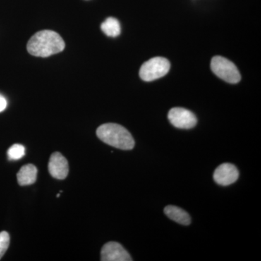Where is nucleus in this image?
I'll return each instance as SVG.
<instances>
[{
  "mask_svg": "<svg viewBox=\"0 0 261 261\" xmlns=\"http://www.w3.org/2000/svg\"><path fill=\"white\" fill-rule=\"evenodd\" d=\"M7 106H8V102H7L6 98L0 94V113L6 109Z\"/></svg>",
  "mask_w": 261,
  "mask_h": 261,
  "instance_id": "4468645a",
  "label": "nucleus"
},
{
  "mask_svg": "<svg viewBox=\"0 0 261 261\" xmlns=\"http://www.w3.org/2000/svg\"><path fill=\"white\" fill-rule=\"evenodd\" d=\"M101 29L106 35L110 37H116L121 34V25L116 18H108L101 24Z\"/></svg>",
  "mask_w": 261,
  "mask_h": 261,
  "instance_id": "9b49d317",
  "label": "nucleus"
},
{
  "mask_svg": "<svg viewBox=\"0 0 261 261\" xmlns=\"http://www.w3.org/2000/svg\"><path fill=\"white\" fill-rule=\"evenodd\" d=\"M61 195L60 194H58V195H57V197H59Z\"/></svg>",
  "mask_w": 261,
  "mask_h": 261,
  "instance_id": "2eb2a0df",
  "label": "nucleus"
},
{
  "mask_svg": "<svg viewBox=\"0 0 261 261\" xmlns=\"http://www.w3.org/2000/svg\"><path fill=\"white\" fill-rule=\"evenodd\" d=\"M211 67L215 74L228 83L237 84L241 80V75L236 65L223 57L213 58Z\"/></svg>",
  "mask_w": 261,
  "mask_h": 261,
  "instance_id": "7ed1b4c3",
  "label": "nucleus"
},
{
  "mask_svg": "<svg viewBox=\"0 0 261 261\" xmlns=\"http://www.w3.org/2000/svg\"><path fill=\"white\" fill-rule=\"evenodd\" d=\"M65 42L58 33L51 30L37 32L27 44L29 54L41 58H47L61 53L65 49Z\"/></svg>",
  "mask_w": 261,
  "mask_h": 261,
  "instance_id": "f257e3e1",
  "label": "nucleus"
},
{
  "mask_svg": "<svg viewBox=\"0 0 261 261\" xmlns=\"http://www.w3.org/2000/svg\"><path fill=\"white\" fill-rule=\"evenodd\" d=\"M48 169L53 177L58 179H64L69 172L68 161L60 152H54L51 154L49 159Z\"/></svg>",
  "mask_w": 261,
  "mask_h": 261,
  "instance_id": "6e6552de",
  "label": "nucleus"
},
{
  "mask_svg": "<svg viewBox=\"0 0 261 261\" xmlns=\"http://www.w3.org/2000/svg\"><path fill=\"white\" fill-rule=\"evenodd\" d=\"M25 149L24 146L19 145V144H15L10 147L8 151V159L10 160H16L21 159L25 155Z\"/></svg>",
  "mask_w": 261,
  "mask_h": 261,
  "instance_id": "f8f14e48",
  "label": "nucleus"
},
{
  "mask_svg": "<svg viewBox=\"0 0 261 261\" xmlns=\"http://www.w3.org/2000/svg\"><path fill=\"white\" fill-rule=\"evenodd\" d=\"M168 120L173 126L181 129H190L197 123L195 115L183 108H173L168 115Z\"/></svg>",
  "mask_w": 261,
  "mask_h": 261,
  "instance_id": "39448f33",
  "label": "nucleus"
},
{
  "mask_svg": "<svg viewBox=\"0 0 261 261\" xmlns=\"http://www.w3.org/2000/svg\"><path fill=\"white\" fill-rule=\"evenodd\" d=\"M164 213L170 219L181 225H190L191 218L186 211L180 208L177 206L168 205L165 207Z\"/></svg>",
  "mask_w": 261,
  "mask_h": 261,
  "instance_id": "9d476101",
  "label": "nucleus"
},
{
  "mask_svg": "<svg viewBox=\"0 0 261 261\" xmlns=\"http://www.w3.org/2000/svg\"><path fill=\"white\" fill-rule=\"evenodd\" d=\"M37 168L33 164L25 165L17 174V179L20 186L33 185L37 181Z\"/></svg>",
  "mask_w": 261,
  "mask_h": 261,
  "instance_id": "1a4fd4ad",
  "label": "nucleus"
},
{
  "mask_svg": "<svg viewBox=\"0 0 261 261\" xmlns=\"http://www.w3.org/2000/svg\"><path fill=\"white\" fill-rule=\"evenodd\" d=\"M170 63L167 59L157 57L145 62L141 67L140 76L145 82H152L164 76L170 70Z\"/></svg>",
  "mask_w": 261,
  "mask_h": 261,
  "instance_id": "20e7f679",
  "label": "nucleus"
},
{
  "mask_svg": "<svg viewBox=\"0 0 261 261\" xmlns=\"http://www.w3.org/2000/svg\"><path fill=\"white\" fill-rule=\"evenodd\" d=\"M98 138L116 148L129 150L135 147L133 137L124 127L117 123H105L97 129Z\"/></svg>",
  "mask_w": 261,
  "mask_h": 261,
  "instance_id": "f03ea898",
  "label": "nucleus"
},
{
  "mask_svg": "<svg viewBox=\"0 0 261 261\" xmlns=\"http://www.w3.org/2000/svg\"><path fill=\"white\" fill-rule=\"evenodd\" d=\"M101 260L132 261V258L121 244L116 242H109L102 247Z\"/></svg>",
  "mask_w": 261,
  "mask_h": 261,
  "instance_id": "423d86ee",
  "label": "nucleus"
},
{
  "mask_svg": "<svg viewBox=\"0 0 261 261\" xmlns=\"http://www.w3.org/2000/svg\"><path fill=\"white\" fill-rule=\"evenodd\" d=\"M10 235L7 231L0 232V259L3 257L10 245Z\"/></svg>",
  "mask_w": 261,
  "mask_h": 261,
  "instance_id": "ddd939ff",
  "label": "nucleus"
},
{
  "mask_svg": "<svg viewBox=\"0 0 261 261\" xmlns=\"http://www.w3.org/2000/svg\"><path fill=\"white\" fill-rule=\"evenodd\" d=\"M239 178V171L234 165L223 163L216 168L214 173V179L218 185L228 186L234 183Z\"/></svg>",
  "mask_w": 261,
  "mask_h": 261,
  "instance_id": "0eeeda50",
  "label": "nucleus"
}]
</instances>
